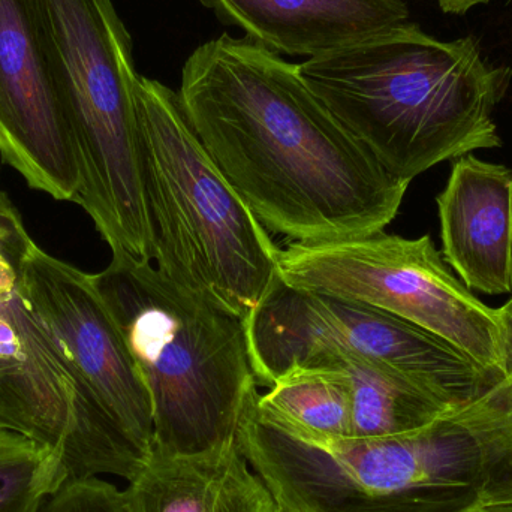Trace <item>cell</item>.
<instances>
[{
  "instance_id": "1",
  "label": "cell",
  "mask_w": 512,
  "mask_h": 512,
  "mask_svg": "<svg viewBox=\"0 0 512 512\" xmlns=\"http://www.w3.org/2000/svg\"><path fill=\"white\" fill-rule=\"evenodd\" d=\"M183 113L268 231L324 243L384 231L408 180L388 173L307 86L300 65L225 35L183 66Z\"/></svg>"
},
{
  "instance_id": "2",
  "label": "cell",
  "mask_w": 512,
  "mask_h": 512,
  "mask_svg": "<svg viewBox=\"0 0 512 512\" xmlns=\"http://www.w3.org/2000/svg\"><path fill=\"white\" fill-rule=\"evenodd\" d=\"M307 86L397 179L502 146L493 111L512 69L475 38L441 41L414 23L300 63Z\"/></svg>"
},
{
  "instance_id": "3",
  "label": "cell",
  "mask_w": 512,
  "mask_h": 512,
  "mask_svg": "<svg viewBox=\"0 0 512 512\" xmlns=\"http://www.w3.org/2000/svg\"><path fill=\"white\" fill-rule=\"evenodd\" d=\"M111 254L93 280L149 393L152 453L194 456L233 444L258 391L245 321L186 291L150 259Z\"/></svg>"
},
{
  "instance_id": "4",
  "label": "cell",
  "mask_w": 512,
  "mask_h": 512,
  "mask_svg": "<svg viewBox=\"0 0 512 512\" xmlns=\"http://www.w3.org/2000/svg\"><path fill=\"white\" fill-rule=\"evenodd\" d=\"M137 105L156 267L246 321L282 282L279 246L204 149L177 92L140 77Z\"/></svg>"
},
{
  "instance_id": "5",
  "label": "cell",
  "mask_w": 512,
  "mask_h": 512,
  "mask_svg": "<svg viewBox=\"0 0 512 512\" xmlns=\"http://www.w3.org/2000/svg\"><path fill=\"white\" fill-rule=\"evenodd\" d=\"M256 397L237 444L279 512H465L481 502L477 448L462 408L405 435L325 439L264 417Z\"/></svg>"
},
{
  "instance_id": "6",
  "label": "cell",
  "mask_w": 512,
  "mask_h": 512,
  "mask_svg": "<svg viewBox=\"0 0 512 512\" xmlns=\"http://www.w3.org/2000/svg\"><path fill=\"white\" fill-rule=\"evenodd\" d=\"M80 170L78 206L113 251L153 259L132 41L113 0H29Z\"/></svg>"
},
{
  "instance_id": "7",
  "label": "cell",
  "mask_w": 512,
  "mask_h": 512,
  "mask_svg": "<svg viewBox=\"0 0 512 512\" xmlns=\"http://www.w3.org/2000/svg\"><path fill=\"white\" fill-rule=\"evenodd\" d=\"M256 384L343 358L390 367L463 408L501 382L430 331L385 310L280 282L245 321Z\"/></svg>"
},
{
  "instance_id": "8",
  "label": "cell",
  "mask_w": 512,
  "mask_h": 512,
  "mask_svg": "<svg viewBox=\"0 0 512 512\" xmlns=\"http://www.w3.org/2000/svg\"><path fill=\"white\" fill-rule=\"evenodd\" d=\"M285 285L358 301L436 334L501 373L496 309L478 300L445 264L430 236L405 239L379 231L280 248Z\"/></svg>"
},
{
  "instance_id": "9",
  "label": "cell",
  "mask_w": 512,
  "mask_h": 512,
  "mask_svg": "<svg viewBox=\"0 0 512 512\" xmlns=\"http://www.w3.org/2000/svg\"><path fill=\"white\" fill-rule=\"evenodd\" d=\"M17 292L47 331L90 402L134 445L153 451L152 403L93 274L35 242L17 265Z\"/></svg>"
},
{
  "instance_id": "10",
  "label": "cell",
  "mask_w": 512,
  "mask_h": 512,
  "mask_svg": "<svg viewBox=\"0 0 512 512\" xmlns=\"http://www.w3.org/2000/svg\"><path fill=\"white\" fill-rule=\"evenodd\" d=\"M0 394L27 436L62 454L69 480L132 481L149 460L90 402L18 292L0 303Z\"/></svg>"
},
{
  "instance_id": "11",
  "label": "cell",
  "mask_w": 512,
  "mask_h": 512,
  "mask_svg": "<svg viewBox=\"0 0 512 512\" xmlns=\"http://www.w3.org/2000/svg\"><path fill=\"white\" fill-rule=\"evenodd\" d=\"M0 156L29 188L77 204L74 141L29 0H0Z\"/></svg>"
},
{
  "instance_id": "12",
  "label": "cell",
  "mask_w": 512,
  "mask_h": 512,
  "mask_svg": "<svg viewBox=\"0 0 512 512\" xmlns=\"http://www.w3.org/2000/svg\"><path fill=\"white\" fill-rule=\"evenodd\" d=\"M442 252L469 289L512 292V170L472 155L438 197Z\"/></svg>"
},
{
  "instance_id": "13",
  "label": "cell",
  "mask_w": 512,
  "mask_h": 512,
  "mask_svg": "<svg viewBox=\"0 0 512 512\" xmlns=\"http://www.w3.org/2000/svg\"><path fill=\"white\" fill-rule=\"evenodd\" d=\"M222 23L276 54L307 59L409 21L403 0H200ZM306 59V60H307Z\"/></svg>"
},
{
  "instance_id": "14",
  "label": "cell",
  "mask_w": 512,
  "mask_h": 512,
  "mask_svg": "<svg viewBox=\"0 0 512 512\" xmlns=\"http://www.w3.org/2000/svg\"><path fill=\"white\" fill-rule=\"evenodd\" d=\"M239 444L194 456L150 454L125 490L131 512H279Z\"/></svg>"
},
{
  "instance_id": "15",
  "label": "cell",
  "mask_w": 512,
  "mask_h": 512,
  "mask_svg": "<svg viewBox=\"0 0 512 512\" xmlns=\"http://www.w3.org/2000/svg\"><path fill=\"white\" fill-rule=\"evenodd\" d=\"M325 367L339 370L348 384L352 438H384L417 432L460 409L405 373L381 364L343 358Z\"/></svg>"
},
{
  "instance_id": "16",
  "label": "cell",
  "mask_w": 512,
  "mask_h": 512,
  "mask_svg": "<svg viewBox=\"0 0 512 512\" xmlns=\"http://www.w3.org/2000/svg\"><path fill=\"white\" fill-rule=\"evenodd\" d=\"M268 388L256 397L264 417L312 438H351V394L339 370H292Z\"/></svg>"
},
{
  "instance_id": "17",
  "label": "cell",
  "mask_w": 512,
  "mask_h": 512,
  "mask_svg": "<svg viewBox=\"0 0 512 512\" xmlns=\"http://www.w3.org/2000/svg\"><path fill=\"white\" fill-rule=\"evenodd\" d=\"M480 466L481 502L512 504V379L460 409Z\"/></svg>"
},
{
  "instance_id": "18",
  "label": "cell",
  "mask_w": 512,
  "mask_h": 512,
  "mask_svg": "<svg viewBox=\"0 0 512 512\" xmlns=\"http://www.w3.org/2000/svg\"><path fill=\"white\" fill-rule=\"evenodd\" d=\"M66 481L68 469L59 451L0 429V512H38Z\"/></svg>"
},
{
  "instance_id": "19",
  "label": "cell",
  "mask_w": 512,
  "mask_h": 512,
  "mask_svg": "<svg viewBox=\"0 0 512 512\" xmlns=\"http://www.w3.org/2000/svg\"><path fill=\"white\" fill-rule=\"evenodd\" d=\"M38 512H131L125 492L99 477L69 480Z\"/></svg>"
},
{
  "instance_id": "20",
  "label": "cell",
  "mask_w": 512,
  "mask_h": 512,
  "mask_svg": "<svg viewBox=\"0 0 512 512\" xmlns=\"http://www.w3.org/2000/svg\"><path fill=\"white\" fill-rule=\"evenodd\" d=\"M32 243L20 213L6 194L0 191V255L5 256L15 268Z\"/></svg>"
},
{
  "instance_id": "21",
  "label": "cell",
  "mask_w": 512,
  "mask_h": 512,
  "mask_svg": "<svg viewBox=\"0 0 512 512\" xmlns=\"http://www.w3.org/2000/svg\"><path fill=\"white\" fill-rule=\"evenodd\" d=\"M499 322V349H501V373L512 379V298L501 309H496Z\"/></svg>"
},
{
  "instance_id": "22",
  "label": "cell",
  "mask_w": 512,
  "mask_h": 512,
  "mask_svg": "<svg viewBox=\"0 0 512 512\" xmlns=\"http://www.w3.org/2000/svg\"><path fill=\"white\" fill-rule=\"evenodd\" d=\"M17 268L0 255V303H5L17 294Z\"/></svg>"
},
{
  "instance_id": "23",
  "label": "cell",
  "mask_w": 512,
  "mask_h": 512,
  "mask_svg": "<svg viewBox=\"0 0 512 512\" xmlns=\"http://www.w3.org/2000/svg\"><path fill=\"white\" fill-rule=\"evenodd\" d=\"M438 2L442 11L447 12V14H466L474 6L484 5V3H489L490 0H438Z\"/></svg>"
},
{
  "instance_id": "24",
  "label": "cell",
  "mask_w": 512,
  "mask_h": 512,
  "mask_svg": "<svg viewBox=\"0 0 512 512\" xmlns=\"http://www.w3.org/2000/svg\"><path fill=\"white\" fill-rule=\"evenodd\" d=\"M0 429H9L20 433L14 415L11 414V411H9L8 406L5 405L2 399H0Z\"/></svg>"
},
{
  "instance_id": "25",
  "label": "cell",
  "mask_w": 512,
  "mask_h": 512,
  "mask_svg": "<svg viewBox=\"0 0 512 512\" xmlns=\"http://www.w3.org/2000/svg\"><path fill=\"white\" fill-rule=\"evenodd\" d=\"M465 512H512V504H501V502H480Z\"/></svg>"
}]
</instances>
